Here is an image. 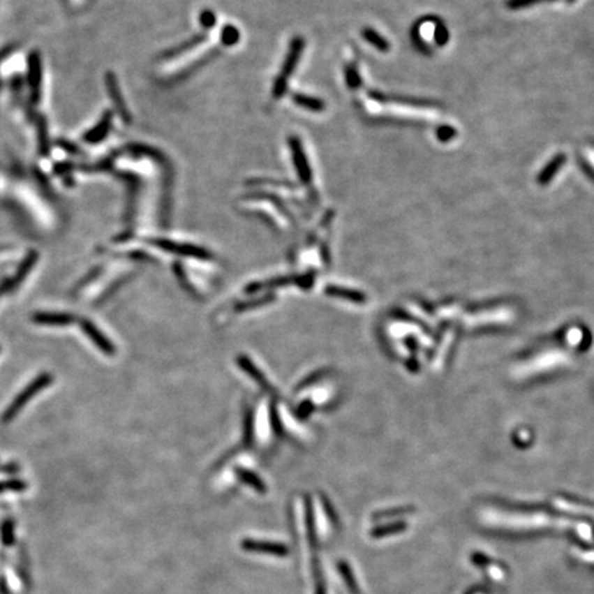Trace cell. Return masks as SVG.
<instances>
[{
  "instance_id": "7a4b0ae2",
  "label": "cell",
  "mask_w": 594,
  "mask_h": 594,
  "mask_svg": "<svg viewBox=\"0 0 594 594\" xmlns=\"http://www.w3.org/2000/svg\"><path fill=\"white\" fill-rule=\"evenodd\" d=\"M83 332L91 339L92 343L105 354L109 357H113L116 354V348L114 346L99 332V329L90 322V320H84L80 322Z\"/></svg>"
},
{
  "instance_id": "3957f363",
  "label": "cell",
  "mask_w": 594,
  "mask_h": 594,
  "mask_svg": "<svg viewBox=\"0 0 594 594\" xmlns=\"http://www.w3.org/2000/svg\"><path fill=\"white\" fill-rule=\"evenodd\" d=\"M34 320L39 325L66 326L73 323L76 318L70 314H64V313H38L34 315Z\"/></svg>"
},
{
  "instance_id": "5b68a950",
  "label": "cell",
  "mask_w": 594,
  "mask_h": 594,
  "mask_svg": "<svg viewBox=\"0 0 594 594\" xmlns=\"http://www.w3.org/2000/svg\"><path fill=\"white\" fill-rule=\"evenodd\" d=\"M6 489H8V490H21V489H24V483H22V484H21L20 482L0 483V491H1V490H6Z\"/></svg>"
},
{
  "instance_id": "6da1fadb",
  "label": "cell",
  "mask_w": 594,
  "mask_h": 594,
  "mask_svg": "<svg viewBox=\"0 0 594 594\" xmlns=\"http://www.w3.org/2000/svg\"><path fill=\"white\" fill-rule=\"evenodd\" d=\"M51 383H52V376H50L48 373H42L22 392H20L18 396L13 401V403L7 408V410L3 414V422L11 421L38 392H40L42 389L47 388Z\"/></svg>"
},
{
  "instance_id": "277c9868",
  "label": "cell",
  "mask_w": 594,
  "mask_h": 594,
  "mask_svg": "<svg viewBox=\"0 0 594 594\" xmlns=\"http://www.w3.org/2000/svg\"><path fill=\"white\" fill-rule=\"evenodd\" d=\"M564 160H565V156L564 154H558L550 164H549L548 167L542 171V174L540 175V178H538V182L541 183V184H547V183L553 178V175L560 170V167H561V164L564 163Z\"/></svg>"
}]
</instances>
